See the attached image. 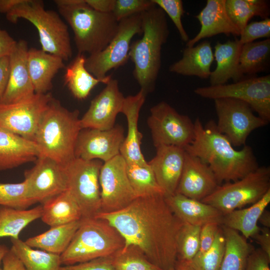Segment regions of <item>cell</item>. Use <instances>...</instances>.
I'll list each match as a JSON object with an SVG mask.
<instances>
[{
    "label": "cell",
    "instance_id": "obj_1",
    "mask_svg": "<svg viewBox=\"0 0 270 270\" xmlns=\"http://www.w3.org/2000/svg\"><path fill=\"white\" fill-rule=\"evenodd\" d=\"M164 195L136 198L124 208L112 212H100L119 232L124 246L138 248L162 270L175 266L176 238L182 223L166 203Z\"/></svg>",
    "mask_w": 270,
    "mask_h": 270
},
{
    "label": "cell",
    "instance_id": "obj_2",
    "mask_svg": "<svg viewBox=\"0 0 270 270\" xmlns=\"http://www.w3.org/2000/svg\"><path fill=\"white\" fill-rule=\"evenodd\" d=\"M194 124V139L184 150L208 164L219 184L238 180L259 166L252 148L245 145L236 150L214 120L204 126L198 118Z\"/></svg>",
    "mask_w": 270,
    "mask_h": 270
},
{
    "label": "cell",
    "instance_id": "obj_3",
    "mask_svg": "<svg viewBox=\"0 0 270 270\" xmlns=\"http://www.w3.org/2000/svg\"><path fill=\"white\" fill-rule=\"evenodd\" d=\"M142 36L131 42L129 58L134 64L133 76L146 95L152 92L161 68L162 46L170 30L166 14L156 5L141 13Z\"/></svg>",
    "mask_w": 270,
    "mask_h": 270
},
{
    "label": "cell",
    "instance_id": "obj_4",
    "mask_svg": "<svg viewBox=\"0 0 270 270\" xmlns=\"http://www.w3.org/2000/svg\"><path fill=\"white\" fill-rule=\"evenodd\" d=\"M70 26L78 54H92L103 50L116 34L118 22L112 12H98L84 0H54Z\"/></svg>",
    "mask_w": 270,
    "mask_h": 270
},
{
    "label": "cell",
    "instance_id": "obj_5",
    "mask_svg": "<svg viewBox=\"0 0 270 270\" xmlns=\"http://www.w3.org/2000/svg\"><path fill=\"white\" fill-rule=\"evenodd\" d=\"M79 114L78 110L70 111L58 100L52 99L34 140L40 156L48 157L64 166L75 158V145L82 130Z\"/></svg>",
    "mask_w": 270,
    "mask_h": 270
},
{
    "label": "cell",
    "instance_id": "obj_6",
    "mask_svg": "<svg viewBox=\"0 0 270 270\" xmlns=\"http://www.w3.org/2000/svg\"><path fill=\"white\" fill-rule=\"evenodd\" d=\"M124 244L119 232L106 220L96 217L82 218L69 246L60 256L62 264L108 257Z\"/></svg>",
    "mask_w": 270,
    "mask_h": 270
},
{
    "label": "cell",
    "instance_id": "obj_7",
    "mask_svg": "<svg viewBox=\"0 0 270 270\" xmlns=\"http://www.w3.org/2000/svg\"><path fill=\"white\" fill-rule=\"evenodd\" d=\"M6 19L16 23L25 19L37 29L42 50L56 55L64 61L68 60L72 52L68 27L60 15L52 10H46L40 0H23L6 14Z\"/></svg>",
    "mask_w": 270,
    "mask_h": 270
},
{
    "label": "cell",
    "instance_id": "obj_8",
    "mask_svg": "<svg viewBox=\"0 0 270 270\" xmlns=\"http://www.w3.org/2000/svg\"><path fill=\"white\" fill-rule=\"evenodd\" d=\"M270 190V168L258 166L244 177L219 186L202 200L224 214L260 200Z\"/></svg>",
    "mask_w": 270,
    "mask_h": 270
},
{
    "label": "cell",
    "instance_id": "obj_9",
    "mask_svg": "<svg viewBox=\"0 0 270 270\" xmlns=\"http://www.w3.org/2000/svg\"><path fill=\"white\" fill-rule=\"evenodd\" d=\"M99 160L74 158L65 166L67 190L78 204L82 218L94 217L101 210Z\"/></svg>",
    "mask_w": 270,
    "mask_h": 270
},
{
    "label": "cell",
    "instance_id": "obj_10",
    "mask_svg": "<svg viewBox=\"0 0 270 270\" xmlns=\"http://www.w3.org/2000/svg\"><path fill=\"white\" fill-rule=\"evenodd\" d=\"M194 93L206 98H230L248 104L258 116L270 120V75L242 79L230 84L198 87Z\"/></svg>",
    "mask_w": 270,
    "mask_h": 270
},
{
    "label": "cell",
    "instance_id": "obj_11",
    "mask_svg": "<svg viewBox=\"0 0 270 270\" xmlns=\"http://www.w3.org/2000/svg\"><path fill=\"white\" fill-rule=\"evenodd\" d=\"M142 24L141 14L120 20L116 34L108 46L102 51L86 58V70L96 78L103 79L111 70L124 65L130 58L132 38L142 34Z\"/></svg>",
    "mask_w": 270,
    "mask_h": 270
},
{
    "label": "cell",
    "instance_id": "obj_12",
    "mask_svg": "<svg viewBox=\"0 0 270 270\" xmlns=\"http://www.w3.org/2000/svg\"><path fill=\"white\" fill-rule=\"evenodd\" d=\"M147 124L156 148L174 146L184 148L194 138V124L190 118L164 101L151 108Z\"/></svg>",
    "mask_w": 270,
    "mask_h": 270
},
{
    "label": "cell",
    "instance_id": "obj_13",
    "mask_svg": "<svg viewBox=\"0 0 270 270\" xmlns=\"http://www.w3.org/2000/svg\"><path fill=\"white\" fill-rule=\"evenodd\" d=\"M218 116L216 126L232 146H245L250 134L264 126L268 122L256 116L250 105L244 102L230 98L214 100Z\"/></svg>",
    "mask_w": 270,
    "mask_h": 270
},
{
    "label": "cell",
    "instance_id": "obj_14",
    "mask_svg": "<svg viewBox=\"0 0 270 270\" xmlns=\"http://www.w3.org/2000/svg\"><path fill=\"white\" fill-rule=\"evenodd\" d=\"M52 98L48 92L35 94L14 103L0 104V130L34 141L40 120Z\"/></svg>",
    "mask_w": 270,
    "mask_h": 270
},
{
    "label": "cell",
    "instance_id": "obj_15",
    "mask_svg": "<svg viewBox=\"0 0 270 270\" xmlns=\"http://www.w3.org/2000/svg\"><path fill=\"white\" fill-rule=\"evenodd\" d=\"M126 165L125 160L120 154L103 162L99 176L100 212L119 210L136 198L127 176Z\"/></svg>",
    "mask_w": 270,
    "mask_h": 270
},
{
    "label": "cell",
    "instance_id": "obj_16",
    "mask_svg": "<svg viewBox=\"0 0 270 270\" xmlns=\"http://www.w3.org/2000/svg\"><path fill=\"white\" fill-rule=\"evenodd\" d=\"M24 176L28 197L35 204H42L67 190L65 166L47 156H39Z\"/></svg>",
    "mask_w": 270,
    "mask_h": 270
},
{
    "label": "cell",
    "instance_id": "obj_17",
    "mask_svg": "<svg viewBox=\"0 0 270 270\" xmlns=\"http://www.w3.org/2000/svg\"><path fill=\"white\" fill-rule=\"evenodd\" d=\"M124 138V128L119 124L106 130L82 128L76 141L74 157L108 162L120 154Z\"/></svg>",
    "mask_w": 270,
    "mask_h": 270
},
{
    "label": "cell",
    "instance_id": "obj_18",
    "mask_svg": "<svg viewBox=\"0 0 270 270\" xmlns=\"http://www.w3.org/2000/svg\"><path fill=\"white\" fill-rule=\"evenodd\" d=\"M124 98L118 80L112 78L92 100L88 110L80 118L82 129L106 130L112 128L117 115L122 112Z\"/></svg>",
    "mask_w": 270,
    "mask_h": 270
},
{
    "label": "cell",
    "instance_id": "obj_19",
    "mask_svg": "<svg viewBox=\"0 0 270 270\" xmlns=\"http://www.w3.org/2000/svg\"><path fill=\"white\" fill-rule=\"evenodd\" d=\"M219 186L208 165L185 151L184 166L176 193L201 201Z\"/></svg>",
    "mask_w": 270,
    "mask_h": 270
},
{
    "label": "cell",
    "instance_id": "obj_20",
    "mask_svg": "<svg viewBox=\"0 0 270 270\" xmlns=\"http://www.w3.org/2000/svg\"><path fill=\"white\" fill-rule=\"evenodd\" d=\"M28 46L23 40L16 41L8 56V85L0 104H8L27 99L35 94L28 66Z\"/></svg>",
    "mask_w": 270,
    "mask_h": 270
},
{
    "label": "cell",
    "instance_id": "obj_21",
    "mask_svg": "<svg viewBox=\"0 0 270 270\" xmlns=\"http://www.w3.org/2000/svg\"><path fill=\"white\" fill-rule=\"evenodd\" d=\"M155 156L148 164L165 196L176 193L183 170L185 150L174 146L156 148Z\"/></svg>",
    "mask_w": 270,
    "mask_h": 270
},
{
    "label": "cell",
    "instance_id": "obj_22",
    "mask_svg": "<svg viewBox=\"0 0 270 270\" xmlns=\"http://www.w3.org/2000/svg\"><path fill=\"white\" fill-rule=\"evenodd\" d=\"M195 17L200 23V29L194 38L186 42V46H194L202 39L219 34L240 36V30L228 15L226 0H207L206 6Z\"/></svg>",
    "mask_w": 270,
    "mask_h": 270
},
{
    "label": "cell",
    "instance_id": "obj_23",
    "mask_svg": "<svg viewBox=\"0 0 270 270\" xmlns=\"http://www.w3.org/2000/svg\"><path fill=\"white\" fill-rule=\"evenodd\" d=\"M146 95L141 90L134 96L125 97L122 112L126 116L128 124L126 136L124 138L120 150V154L127 164H146L141 151L142 134L138 128L140 110Z\"/></svg>",
    "mask_w": 270,
    "mask_h": 270
},
{
    "label": "cell",
    "instance_id": "obj_24",
    "mask_svg": "<svg viewBox=\"0 0 270 270\" xmlns=\"http://www.w3.org/2000/svg\"><path fill=\"white\" fill-rule=\"evenodd\" d=\"M164 197L172 211L182 222L200 226L208 223L222 224L224 214L210 204L178 193Z\"/></svg>",
    "mask_w": 270,
    "mask_h": 270
},
{
    "label": "cell",
    "instance_id": "obj_25",
    "mask_svg": "<svg viewBox=\"0 0 270 270\" xmlns=\"http://www.w3.org/2000/svg\"><path fill=\"white\" fill-rule=\"evenodd\" d=\"M40 156V150L34 141L0 130V170L36 162Z\"/></svg>",
    "mask_w": 270,
    "mask_h": 270
},
{
    "label": "cell",
    "instance_id": "obj_26",
    "mask_svg": "<svg viewBox=\"0 0 270 270\" xmlns=\"http://www.w3.org/2000/svg\"><path fill=\"white\" fill-rule=\"evenodd\" d=\"M28 66L35 94H46L52 88V80L64 68L60 57L36 48L28 49Z\"/></svg>",
    "mask_w": 270,
    "mask_h": 270
},
{
    "label": "cell",
    "instance_id": "obj_27",
    "mask_svg": "<svg viewBox=\"0 0 270 270\" xmlns=\"http://www.w3.org/2000/svg\"><path fill=\"white\" fill-rule=\"evenodd\" d=\"M214 60L210 42L204 40L196 46H186L182 56L172 64L168 70L184 76H196L202 79L209 78L210 66Z\"/></svg>",
    "mask_w": 270,
    "mask_h": 270
},
{
    "label": "cell",
    "instance_id": "obj_28",
    "mask_svg": "<svg viewBox=\"0 0 270 270\" xmlns=\"http://www.w3.org/2000/svg\"><path fill=\"white\" fill-rule=\"evenodd\" d=\"M242 46L237 38L224 44L216 43L214 54L216 66L210 73V86L224 84L230 79L234 82L238 81V71Z\"/></svg>",
    "mask_w": 270,
    "mask_h": 270
},
{
    "label": "cell",
    "instance_id": "obj_29",
    "mask_svg": "<svg viewBox=\"0 0 270 270\" xmlns=\"http://www.w3.org/2000/svg\"><path fill=\"white\" fill-rule=\"evenodd\" d=\"M270 202V190L250 207L236 210L224 214L222 226L240 232L248 239L260 231L258 218Z\"/></svg>",
    "mask_w": 270,
    "mask_h": 270
},
{
    "label": "cell",
    "instance_id": "obj_30",
    "mask_svg": "<svg viewBox=\"0 0 270 270\" xmlns=\"http://www.w3.org/2000/svg\"><path fill=\"white\" fill-rule=\"evenodd\" d=\"M86 57L78 54L66 68L64 84L74 96L80 100L86 99L92 88L100 83L107 84L112 79L110 75L98 79L92 74L85 66Z\"/></svg>",
    "mask_w": 270,
    "mask_h": 270
},
{
    "label": "cell",
    "instance_id": "obj_31",
    "mask_svg": "<svg viewBox=\"0 0 270 270\" xmlns=\"http://www.w3.org/2000/svg\"><path fill=\"white\" fill-rule=\"evenodd\" d=\"M81 220L50 227L48 230L24 242L32 248L60 256L69 246L80 226Z\"/></svg>",
    "mask_w": 270,
    "mask_h": 270
},
{
    "label": "cell",
    "instance_id": "obj_32",
    "mask_svg": "<svg viewBox=\"0 0 270 270\" xmlns=\"http://www.w3.org/2000/svg\"><path fill=\"white\" fill-rule=\"evenodd\" d=\"M42 221L50 227L80 220V209L66 190L42 204Z\"/></svg>",
    "mask_w": 270,
    "mask_h": 270
},
{
    "label": "cell",
    "instance_id": "obj_33",
    "mask_svg": "<svg viewBox=\"0 0 270 270\" xmlns=\"http://www.w3.org/2000/svg\"><path fill=\"white\" fill-rule=\"evenodd\" d=\"M270 38L243 44L239 58L238 81L246 75L252 77L266 71L270 66Z\"/></svg>",
    "mask_w": 270,
    "mask_h": 270
},
{
    "label": "cell",
    "instance_id": "obj_34",
    "mask_svg": "<svg viewBox=\"0 0 270 270\" xmlns=\"http://www.w3.org/2000/svg\"><path fill=\"white\" fill-rule=\"evenodd\" d=\"M221 226L226 244L219 270H245L249 255L254 248L238 232Z\"/></svg>",
    "mask_w": 270,
    "mask_h": 270
},
{
    "label": "cell",
    "instance_id": "obj_35",
    "mask_svg": "<svg viewBox=\"0 0 270 270\" xmlns=\"http://www.w3.org/2000/svg\"><path fill=\"white\" fill-rule=\"evenodd\" d=\"M11 248L23 264L24 270H59L60 255L35 250L19 238H10Z\"/></svg>",
    "mask_w": 270,
    "mask_h": 270
},
{
    "label": "cell",
    "instance_id": "obj_36",
    "mask_svg": "<svg viewBox=\"0 0 270 270\" xmlns=\"http://www.w3.org/2000/svg\"><path fill=\"white\" fill-rule=\"evenodd\" d=\"M42 206L19 210L0 206V238H19L20 232L30 224L41 218Z\"/></svg>",
    "mask_w": 270,
    "mask_h": 270
},
{
    "label": "cell",
    "instance_id": "obj_37",
    "mask_svg": "<svg viewBox=\"0 0 270 270\" xmlns=\"http://www.w3.org/2000/svg\"><path fill=\"white\" fill-rule=\"evenodd\" d=\"M226 8L240 32L252 17L258 16L264 20L270 14V2L266 0H226Z\"/></svg>",
    "mask_w": 270,
    "mask_h": 270
},
{
    "label": "cell",
    "instance_id": "obj_38",
    "mask_svg": "<svg viewBox=\"0 0 270 270\" xmlns=\"http://www.w3.org/2000/svg\"><path fill=\"white\" fill-rule=\"evenodd\" d=\"M126 164L127 176L136 198L164 195L148 163Z\"/></svg>",
    "mask_w": 270,
    "mask_h": 270
},
{
    "label": "cell",
    "instance_id": "obj_39",
    "mask_svg": "<svg viewBox=\"0 0 270 270\" xmlns=\"http://www.w3.org/2000/svg\"><path fill=\"white\" fill-rule=\"evenodd\" d=\"M109 258L114 270H162L132 245L124 246Z\"/></svg>",
    "mask_w": 270,
    "mask_h": 270
},
{
    "label": "cell",
    "instance_id": "obj_40",
    "mask_svg": "<svg viewBox=\"0 0 270 270\" xmlns=\"http://www.w3.org/2000/svg\"><path fill=\"white\" fill-rule=\"evenodd\" d=\"M201 226L182 222L176 238L177 260L189 262L198 252Z\"/></svg>",
    "mask_w": 270,
    "mask_h": 270
},
{
    "label": "cell",
    "instance_id": "obj_41",
    "mask_svg": "<svg viewBox=\"0 0 270 270\" xmlns=\"http://www.w3.org/2000/svg\"><path fill=\"white\" fill-rule=\"evenodd\" d=\"M225 238L221 226L212 246L196 254L188 263L195 270H219L225 250Z\"/></svg>",
    "mask_w": 270,
    "mask_h": 270
},
{
    "label": "cell",
    "instance_id": "obj_42",
    "mask_svg": "<svg viewBox=\"0 0 270 270\" xmlns=\"http://www.w3.org/2000/svg\"><path fill=\"white\" fill-rule=\"evenodd\" d=\"M35 203L28 196L26 182H0V206L26 210Z\"/></svg>",
    "mask_w": 270,
    "mask_h": 270
},
{
    "label": "cell",
    "instance_id": "obj_43",
    "mask_svg": "<svg viewBox=\"0 0 270 270\" xmlns=\"http://www.w3.org/2000/svg\"><path fill=\"white\" fill-rule=\"evenodd\" d=\"M156 6L162 10L172 21L181 40L187 42L189 36L182 24V16L184 14L183 2L182 0H152Z\"/></svg>",
    "mask_w": 270,
    "mask_h": 270
},
{
    "label": "cell",
    "instance_id": "obj_44",
    "mask_svg": "<svg viewBox=\"0 0 270 270\" xmlns=\"http://www.w3.org/2000/svg\"><path fill=\"white\" fill-rule=\"evenodd\" d=\"M155 6L152 0H115L112 13L119 22L132 15L147 11Z\"/></svg>",
    "mask_w": 270,
    "mask_h": 270
},
{
    "label": "cell",
    "instance_id": "obj_45",
    "mask_svg": "<svg viewBox=\"0 0 270 270\" xmlns=\"http://www.w3.org/2000/svg\"><path fill=\"white\" fill-rule=\"evenodd\" d=\"M239 40L243 45L262 38H270V18L260 21L252 22L248 24L240 34Z\"/></svg>",
    "mask_w": 270,
    "mask_h": 270
},
{
    "label": "cell",
    "instance_id": "obj_46",
    "mask_svg": "<svg viewBox=\"0 0 270 270\" xmlns=\"http://www.w3.org/2000/svg\"><path fill=\"white\" fill-rule=\"evenodd\" d=\"M59 270H114L109 256L61 266Z\"/></svg>",
    "mask_w": 270,
    "mask_h": 270
},
{
    "label": "cell",
    "instance_id": "obj_47",
    "mask_svg": "<svg viewBox=\"0 0 270 270\" xmlns=\"http://www.w3.org/2000/svg\"><path fill=\"white\" fill-rule=\"evenodd\" d=\"M220 225L216 223H208L201 226L200 232V246L197 254L207 251L212 245Z\"/></svg>",
    "mask_w": 270,
    "mask_h": 270
},
{
    "label": "cell",
    "instance_id": "obj_48",
    "mask_svg": "<svg viewBox=\"0 0 270 270\" xmlns=\"http://www.w3.org/2000/svg\"><path fill=\"white\" fill-rule=\"evenodd\" d=\"M270 258L260 248L250 254L245 270H270Z\"/></svg>",
    "mask_w": 270,
    "mask_h": 270
},
{
    "label": "cell",
    "instance_id": "obj_49",
    "mask_svg": "<svg viewBox=\"0 0 270 270\" xmlns=\"http://www.w3.org/2000/svg\"><path fill=\"white\" fill-rule=\"evenodd\" d=\"M16 42L6 30L0 28V60L9 56Z\"/></svg>",
    "mask_w": 270,
    "mask_h": 270
},
{
    "label": "cell",
    "instance_id": "obj_50",
    "mask_svg": "<svg viewBox=\"0 0 270 270\" xmlns=\"http://www.w3.org/2000/svg\"><path fill=\"white\" fill-rule=\"evenodd\" d=\"M2 263V270H24L23 264L11 248L4 256Z\"/></svg>",
    "mask_w": 270,
    "mask_h": 270
},
{
    "label": "cell",
    "instance_id": "obj_51",
    "mask_svg": "<svg viewBox=\"0 0 270 270\" xmlns=\"http://www.w3.org/2000/svg\"><path fill=\"white\" fill-rule=\"evenodd\" d=\"M260 245V248L270 258V230L263 227L252 237Z\"/></svg>",
    "mask_w": 270,
    "mask_h": 270
},
{
    "label": "cell",
    "instance_id": "obj_52",
    "mask_svg": "<svg viewBox=\"0 0 270 270\" xmlns=\"http://www.w3.org/2000/svg\"><path fill=\"white\" fill-rule=\"evenodd\" d=\"M9 72V58L5 56L0 60V101L8 85Z\"/></svg>",
    "mask_w": 270,
    "mask_h": 270
},
{
    "label": "cell",
    "instance_id": "obj_53",
    "mask_svg": "<svg viewBox=\"0 0 270 270\" xmlns=\"http://www.w3.org/2000/svg\"><path fill=\"white\" fill-rule=\"evenodd\" d=\"M94 10L104 13L112 12L115 0H84Z\"/></svg>",
    "mask_w": 270,
    "mask_h": 270
},
{
    "label": "cell",
    "instance_id": "obj_54",
    "mask_svg": "<svg viewBox=\"0 0 270 270\" xmlns=\"http://www.w3.org/2000/svg\"><path fill=\"white\" fill-rule=\"evenodd\" d=\"M23 0H0V12L7 14Z\"/></svg>",
    "mask_w": 270,
    "mask_h": 270
},
{
    "label": "cell",
    "instance_id": "obj_55",
    "mask_svg": "<svg viewBox=\"0 0 270 270\" xmlns=\"http://www.w3.org/2000/svg\"><path fill=\"white\" fill-rule=\"evenodd\" d=\"M258 222H260L264 227L270 228V212L264 210L260 216Z\"/></svg>",
    "mask_w": 270,
    "mask_h": 270
},
{
    "label": "cell",
    "instance_id": "obj_56",
    "mask_svg": "<svg viewBox=\"0 0 270 270\" xmlns=\"http://www.w3.org/2000/svg\"><path fill=\"white\" fill-rule=\"evenodd\" d=\"M174 268L176 270H195L188 262L176 261Z\"/></svg>",
    "mask_w": 270,
    "mask_h": 270
},
{
    "label": "cell",
    "instance_id": "obj_57",
    "mask_svg": "<svg viewBox=\"0 0 270 270\" xmlns=\"http://www.w3.org/2000/svg\"><path fill=\"white\" fill-rule=\"evenodd\" d=\"M8 250L9 248L6 245L0 244V270H2V268H0V264Z\"/></svg>",
    "mask_w": 270,
    "mask_h": 270
},
{
    "label": "cell",
    "instance_id": "obj_58",
    "mask_svg": "<svg viewBox=\"0 0 270 270\" xmlns=\"http://www.w3.org/2000/svg\"><path fill=\"white\" fill-rule=\"evenodd\" d=\"M168 270H176V269L174 268H170Z\"/></svg>",
    "mask_w": 270,
    "mask_h": 270
}]
</instances>
